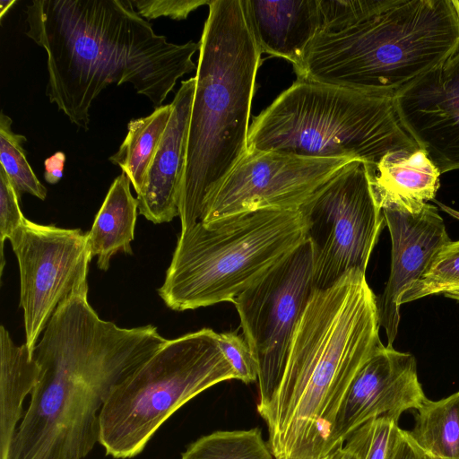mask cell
Listing matches in <instances>:
<instances>
[{"mask_svg":"<svg viewBox=\"0 0 459 459\" xmlns=\"http://www.w3.org/2000/svg\"><path fill=\"white\" fill-rule=\"evenodd\" d=\"M459 287V240L450 241L436 255L420 281L403 293L402 305Z\"/></svg>","mask_w":459,"mask_h":459,"instance_id":"obj_25","label":"cell"},{"mask_svg":"<svg viewBox=\"0 0 459 459\" xmlns=\"http://www.w3.org/2000/svg\"><path fill=\"white\" fill-rule=\"evenodd\" d=\"M391 237L390 274L377 299L379 324L393 346L400 323L398 300L427 272L438 251L451 241L437 208L425 204L417 212L382 209Z\"/></svg>","mask_w":459,"mask_h":459,"instance_id":"obj_15","label":"cell"},{"mask_svg":"<svg viewBox=\"0 0 459 459\" xmlns=\"http://www.w3.org/2000/svg\"><path fill=\"white\" fill-rule=\"evenodd\" d=\"M452 3L458 13V16H459V0H452Z\"/></svg>","mask_w":459,"mask_h":459,"instance_id":"obj_36","label":"cell"},{"mask_svg":"<svg viewBox=\"0 0 459 459\" xmlns=\"http://www.w3.org/2000/svg\"><path fill=\"white\" fill-rule=\"evenodd\" d=\"M365 166L381 209L417 212L434 200L439 188L441 173L420 148L392 152L377 165Z\"/></svg>","mask_w":459,"mask_h":459,"instance_id":"obj_18","label":"cell"},{"mask_svg":"<svg viewBox=\"0 0 459 459\" xmlns=\"http://www.w3.org/2000/svg\"><path fill=\"white\" fill-rule=\"evenodd\" d=\"M236 374L211 328L167 342L116 385L99 414V443L107 455L133 458L181 406Z\"/></svg>","mask_w":459,"mask_h":459,"instance_id":"obj_8","label":"cell"},{"mask_svg":"<svg viewBox=\"0 0 459 459\" xmlns=\"http://www.w3.org/2000/svg\"><path fill=\"white\" fill-rule=\"evenodd\" d=\"M299 210H259L181 230L163 284L165 305L185 311L233 300L307 240Z\"/></svg>","mask_w":459,"mask_h":459,"instance_id":"obj_7","label":"cell"},{"mask_svg":"<svg viewBox=\"0 0 459 459\" xmlns=\"http://www.w3.org/2000/svg\"><path fill=\"white\" fill-rule=\"evenodd\" d=\"M419 146L403 129L394 97L297 80L253 119L247 152H280L377 165Z\"/></svg>","mask_w":459,"mask_h":459,"instance_id":"obj_6","label":"cell"},{"mask_svg":"<svg viewBox=\"0 0 459 459\" xmlns=\"http://www.w3.org/2000/svg\"><path fill=\"white\" fill-rule=\"evenodd\" d=\"M195 84V77L181 82L170 103L169 124L136 197L139 213L155 224L178 216V189Z\"/></svg>","mask_w":459,"mask_h":459,"instance_id":"obj_16","label":"cell"},{"mask_svg":"<svg viewBox=\"0 0 459 459\" xmlns=\"http://www.w3.org/2000/svg\"><path fill=\"white\" fill-rule=\"evenodd\" d=\"M208 6L178 189L181 230L200 221L207 200L247 153L262 64L244 0H212Z\"/></svg>","mask_w":459,"mask_h":459,"instance_id":"obj_4","label":"cell"},{"mask_svg":"<svg viewBox=\"0 0 459 459\" xmlns=\"http://www.w3.org/2000/svg\"><path fill=\"white\" fill-rule=\"evenodd\" d=\"M219 343L238 380L245 384L258 380L257 362L243 335L236 332L220 333Z\"/></svg>","mask_w":459,"mask_h":459,"instance_id":"obj_26","label":"cell"},{"mask_svg":"<svg viewBox=\"0 0 459 459\" xmlns=\"http://www.w3.org/2000/svg\"><path fill=\"white\" fill-rule=\"evenodd\" d=\"M439 207L442 211H444L445 212H446L447 214L451 215L452 217L459 220V211L452 208V207H449L438 201H436V200H433Z\"/></svg>","mask_w":459,"mask_h":459,"instance_id":"obj_34","label":"cell"},{"mask_svg":"<svg viewBox=\"0 0 459 459\" xmlns=\"http://www.w3.org/2000/svg\"><path fill=\"white\" fill-rule=\"evenodd\" d=\"M421 455H422V459H432L429 456L423 455L422 453H421Z\"/></svg>","mask_w":459,"mask_h":459,"instance_id":"obj_38","label":"cell"},{"mask_svg":"<svg viewBox=\"0 0 459 459\" xmlns=\"http://www.w3.org/2000/svg\"><path fill=\"white\" fill-rule=\"evenodd\" d=\"M180 459H274L258 428L220 430L189 444Z\"/></svg>","mask_w":459,"mask_h":459,"instance_id":"obj_23","label":"cell"},{"mask_svg":"<svg viewBox=\"0 0 459 459\" xmlns=\"http://www.w3.org/2000/svg\"><path fill=\"white\" fill-rule=\"evenodd\" d=\"M444 295L446 298H449V299H455V300L459 301V287L458 288H455L453 290H450L445 292Z\"/></svg>","mask_w":459,"mask_h":459,"instance_id":"obj_35","label":"cell"},{"mask_svg":"<svg viewBox=\"0 0 459 459\" xmlns=\"http://www.w3.org/2000/svg\"><path fill=\"white\" fill-rule=\"evenodd\" d=\"M25 14L26 36L47 54L46 95L85 131L93 101L110 84H132L156 108L197 67L199 43L169 42L132 0H35Z\"/></svg>","mask_w":459,"mask_h":459,"instance_id":"obj_2","label":"cell"},{"mask_svg":"<svg viewBox=\"0 0 459 459\" xmlns=\"http://www.w3.org/2000/svg\"><path fill=\"white\" fill-rule=\"evenodd\" d=\"M394 100L403 129L440 173L459 169V50Z\"/></svg>","mask_w":459,"mask_h":459,"instance_id":"obj_14","label":"cell"},{"mask_svg":"<svg viewBox=\"0 0 459 459\" xmlns=\"http://www.w3.org/2000/svg\"><path fill=\"white\" fill-rule=\"evenodd\" d=\"M389 459H422V455L407 431L400 429Z\"/></svg>","mask_w":459,"mask_h":459,"instance_id":"obj_31","label":"cell"},{"mask_svg":"<svg viewBox=\"0 0 459 459\" xmlns=\"http://www.w3.org/2000/svg\"><path fill=\"white\" fill-rule=\"evenodd\" d=\"M130 186L123 172L114 179L87 232L91 256H97V265L102 271L109 268L111 257L118 251L133 254L138 201Z\"/></svg>","mask_w":459,"mask_h":459,"instance_id":"obj_20","label":"cell"},{"mask_svg":"<svg viewBox=\"0 0 459 459\" xmlns=\"http://www.w3.org/2000/svg\"><path fill=\"white\" fill-rule=\"evenodd\" d=\"M399 429L398 422L388 417L371 420L364 459H389Z\"/></svg>","mask_w":459,"mask_h":459,"instance_id":"obj_29","label":"cell"},{"mask_svg":"<svg viewBox=\"0 0 459 459\" xmlns=\"http://www.w3.org/2000/svg\"><path fill=\"white\" fill-rule=\"evenodd\" d=\"M427 400L413 355L383 343L351 381L338 409L332 431L334 451L367 422L418 410Z\"/></svg>","mask_w":459,"mask_h":459,"instance_id":"obj_13","label":"cell"},{"mask_svg":"<svg viewBox=\"0 0 459 459\" xmlns=\"http://www.w3.org/2000/svg\"><path fill=\"white\" fill-rule=\"evenodd\" d=\"M335 451L323 459H335Z\"/></svg>","mask_w":459,"mask_h":459,"instance_id":"obj_37","label":"cell"},{"mask_svg":"<svg viewBox=\"0 0 459 459\" xmlns=\"http://www.w3.org/2000/svg\"><path fill=\"white\" fill-rule=\"evenodd\" d=\"M351 161L280 152H247L205 203L212 223L259 210L297 211Z\"/></svg>","mask_w":459,"mask_h":459,"instance_id":"obj_12","label":"cell"},{"mask_svg":"<svg viewBox=\"0 0 459 459\" xmlns=\"http://www.w3.org/2000/svg\"><path fill=\"white\" fill-rule=\"evenodd\" d=\"M370 433V421L355 430L335 451V459H364Z\"/></svg>","mask_w":459,"mask_h":459,"instance_id":"obj_30","label":"cell"},{"mask_svg":"<svg viewBox=\"0 0 459 459\" xmlns=\"http://www.w3.org/2000/svg\"><path fill=\"white\" fill-rule=\"evenodd\" d=\"M459 50L452 0H375L369 14L338 32H319L299 80L394 97Z\"/></svg>","mask_w":459,"mask_h":459,"instance_id":"obj_5","label":"cell"},{"mask_svg":"<svg viewBox=\"0 0 459 459\" xmlns=\"http://www.w3.org/2000/svg\"><path fill=\"white\" fill-rule=\"evenodd\" d=\"M212 0H132L138 13L147 21L160 17H169L181 21L193 11Z\"/></svg>","mask_w":459,"mask_h":459,"instance_id":"obj_28","label":"cell"},{"mask_svg":"<svg viewBox=\"0 0 459 459\" xmlns=\"http://www.w3.org/2000/svg\"><path fill=\"white\" fill-rule=\"evenodd\" d=\"M9 240L19 265L25 344L33 357L39 336L59 305L88 288L92 256L87 233L80 229L26 219Z\"/></svg>","mask_w":459,"mask_h":459,"instance_id":"obj_11","label":"cell"},{"mask_svg":"<svg viewBox=\"0 0 459 459\" xmlns=\"http://www.w3.org/2000/svg\"><path fill=\"white\" fill-rule=\"evenodd\" d=\"M407 433L423 455L432 459H459V391L438 401L427 399Z\"/></svg>","mask_w":459,"mask_h":459,"instance_id":"obj_21","label":"cell"},{"mask_svg":"<svg viewBox=\"0 0 459 459\" xmlns=\"http://www.w3.org/2000/svg\"><path fill=\"white\" fill-rule=\"evenodd\" d=\"M39 366L25 344L17 345L0 326V459L10 450L23 418V403L39 379Z\"/></svg>","mask_w":459,"mask_h":459,"instance_id":"obj_19","label":"cell"},{"mask_svg":"<svg viewBox=\"0 0 459 459\" xmlns=\"http://www.w3.org/2000/svg\"><path fill=\"white\" fill-rule=\"evenodd\" d=\"M65 162V155L62 152H57L46 159L44 178L48 183L54 185L61 180Z\"/></svg>","mask_w":459,"mask_h":459,"instance_id":"obj_32","label":"cell"},{"mask_svg":"<svg viewBox=\"0 0 459 459\" xmlns=\"http://www.w3.org/2000/svg\"><path fill=\"white\" fill-rule=\"evenodd\" d=\"M20 199L4 170L0 167V272L5 264L4 243L22 226L26 218L20 208Z\"/></svg>","mask_w":459,"mask_h":459,"instance_id":"obj_27","label":"cell"},{"mask_svg":"<svg viewBox=\"0 0 459 459\" xmlns=\"http://www.w3.org/2000/svg\"><path fill=\"white\" fill-rule=\"evenodd\" d=\"M171 112V104H167L156 108L147 117L130 120L125 140L117 152L108 158L127 176L137 195L144 186L147 171Z\"/></svg>","mask_w":459,"mask_h":459,"instance_id":"obj_22","label":"cell"},{"mask_svg":"<svg viewBox=\"0 0 459 459\" xmlns=\"http://www.w3.org/2000/svg\"><path fill=\"white\" fill-rule=\"evenodd\" d=\"M15 0H1L0 1V18L1 20L4 14L14 5Z\"/></svg>","mask_w":459,"mask_h":459,"instance_id":"obj_33","label":"cell"},{"mask_svg":"<svg viewBox=\"0 0 459 459\" xmlns=\"http://www.w3.org/2000/svg\"><path fill=\"white\" fill-rule=\"evenodd\" d=\"M13 120L4 111L0 114V167L4 170L21 200L27 193L40 200L47 197V188L39 180L27 158L23 134L12 129Z\"/></svg>","mask_w":459,"mask_h":459,"instance_id":"obj_24","label":"cell"},{"mask_svg":"<svg viewBox=\"0 0 459 459\" xmlns=\"http://www.w3.org/2000/svg\"><path fill=\"white\" fill-rule=\"evenodd\" d=\"M88 290L54 312L33 357L38 383L4 459H83L99 442V414L112 388L166 342L152 325L101 319Z\"/></svg>","mask_w":459,"mask_h":459,"instance_id":"obj_1","label":"cell"},{"mask_svg":"<svg viewBox=\"0 0 459 459\" xmlns=\"http://www.w3.org/2000/svg\"><path fill=\"white\" fill-rule=\"evenodd\" d=\"M244 4L261 52L290 61L299 72L321 31L318 0H244Z\"/></svg>","mask_w":459,"mask_h":459,"instance_id":"obj_17","label":"cell"},{"mask_svg":"<svg viewBox=\"0 0 459 459\" xmlns=\"http://www.w3.org/2000/svg\"><path fill=\"white\" fill-rule=\"evenodd\" d=\"M299 211L307 226L316 290L351 270L366 273L385 218L362 161L344 166Z\"/></svg>","mask_w":459,"mask_h":459,"instance_id":"obj_9","label":"cell"},{"mask_svg":"<svg viewBox=\"0 0 459 459\" xmlns=\"http://www.w3.org/2000/svg\"><path fill=\"white\" fill-rule=\"evenodd\" d=\"M377 299L366 273L351 270L316 290L294 333L281 382L256 410L274 459H323L356 374L382 344Z\"/></svg>","mask_w":459,"mask_h":459,"instance_id":"obj_3","label":"cell"},{"mask_svg":"<svg viewBox=\"0 0 459 459\" xmlns=\"http://www.w3.org/2000/svg\"><path fill=\"white\" fill-rule=\"evenodd\" d=\"M316 290L307 239L233 300L258 366L257 405L267 403L277 389L294 333Z\"/></svg>","mask_w":459,"mask_h":459,"instance_id":"obj_10","label":"cell"}]
</instances>
